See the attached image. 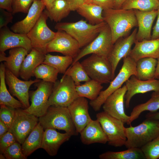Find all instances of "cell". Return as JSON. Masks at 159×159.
<instances>
[{"label":"cell","instance_id":"6da1fadb","mask_svg":"<svg viewBox=\"0 0 159 159\" xmlns=\"http://www.w3.org/2000/svg\"><path fill=\"white\" fill-rule=\"evenodd\" d=\"M102 15L104 21L110 28L113 44L119 38L127 36L133 28L138 27L134 9L104 10Z\"/></svg>","mask_w":159,"mask_h":159},{"label":"cell","instance_id":"7a4b0ae2","mask_svg":"<svg viewBox=\"0 0 159 159\" xmlns=\"http://www.w3.org/2000/svg\"><path fill=\"white\" fill-rule=\"evenodd\" d=\"M127 148H140L159 135V120L146 118L138 125L125 128Z\"/></svg>","mask_w":159,"mask_h":159},{"label":"cell","instance_id":"3957f363","mask_svg":"<svg viewBox=\"0 0 159 159\" xmlns=\"http://www.w3.org/2000/svg\"><path fill=\"white\" fill-rule=\"evenodd\" d=\"M106 24L105 21L97 24L87 23L81 19L76 22H59L55 29L66 32L78 42L80 48L92 42L98 35L102 27Z\"/></svg>","mask_w":159,"mask_h":159},{"label":"cell","instance_id":"277c9868","mask_svg":"<svg viewBox=\"0 0 159 159\" xmlns=\"http://www.w3.org/2000/svg\"><path fill=\"white\" fill-rule=\"evenodd\" d=\"M39 122L44 129L52 128L64 130L72 136L78 133L67 107L51 106Z\"/></svg>","mask_w":159,"mask_h":159},{"label":"cell","instance_id":"5b68a950","mask_svg":"<svg viewBox=\"0 0 159 159\" xmlns=\"http://www.w3.org/2000/svg\"><path fill=\"white\" fill-rule=\"evenodd\" d=\"M123 64L117 76L110 82L108 87L101 91L97 97L90 100V105L95 111H99L107 98L132 75H137L136 62L129 56L123 58Z\"/></svg>","mask_w":159,"mask_h":159},{"label":"cell","instance_id":"8992f818","mask_svg":"<svg viewBox=\"0 0 159 159\" xmlns=\"http://www.w3.org/2000/svg\"><path fill=\"white\" fill-rule=\"evenodd\" d=\"M81 63L91 79L102 84L110 83L115 78L112 66L107 57L92 54Z\"/></svg>","mask_w":159,"mask_h":159},{"label":"cell","instance_id":"52a82bcc","mask_svg":"<svg viewBox=\"0 0 159 159\" xmlns=\"http://www.w3.org/2000/svg\"><path fill=\"white\" fill-rule=\"evenodd\" d=\"M78 97L73 80L64 74L60 80L54 83L49 98V105L67 107Z\"/></svg>","mask_w":159,"mask_h":159},{"label":"cell","instance_id":"ba28073f","mask_svg":"<svg viewBox=\"0 0 159 159\" xmlns=\"http://www.w3.org/2000/svg\"><path fill=\"white\" fill-rule=\"evenodd\" d=\"M96 117L107 136L108 144L116 147L125 145L127 140L125 123L104 111L97 113Z\"/></svg>","mask_w":159,"mask_h":159},{"label":"cell","instance_id":"9c48e42d","mask_svg":"<svg viewBox=\"0 0 159 159\" xmlns=\"http://www.w3.org/2000/svg\"><path fill=\"white\" fill-rule=\"evenodd\" d=\"M35 83L37 89L29 92L31 104L28 108L24 110L39 117L45 114L49 107L48 100L54 83L42 80Z\"/></svg>","mask_w":159,"mask_h":159},{"label":"cell","instance_id":"30bf717a","mask_svg":"<svg viewBox=\"0 0 159 159\" xmlns=\"http://www.w3.org/2000/svg\"><path fill=\"white\" fill-rule=\"evenodd\" d=\"M113 44L110 28L106 23L101 28L97 36L90 43L80 50L71 65L84 57L95 54L107 57Z\"/></svg>","mask_w":159,"mask_h":159},{"label":"cell","instance_id":"8fae6325","mask_svg":"<svg viewBox=\"0 0 159 159\" xmlns=\"http://www.w3.org/2000/svg\"><path fill=\"white\" fill-rule=\"evenodd\" d=\"M39 118L21 108L16 109L14 118L9 131L22 144L37 125Z\"/></svg>","mask_w":159,"mask_h":159},{"label":"cell","instance_id":"7c38bea8","mask_svg":"<svg viewBox=\"0 0 159 159\" xmlns=\"http://www.w3.org/2000/svg\"><path fill=\"white\" fill-rule=\"evenodd\" d=\"M48 16L44 11L37 21L26 34L30 39L32 48L40 50L46 54V47L54 38L56 32L51 30L47 26L46 21Z\"/></svg>","mask_w":159,"mask_h":159},{"label":"cell","instance_id":"4fadbf2b","mask_svg":"<svg viewBox=\"0 0 159 159\" xmlns=\"http://www.w3.org/2000/svg\"><path fill=\"white\" fill-rule=\"evenodd\" d=\"M77 42L64 31L58 30L54 38L47 45V52H56L73 59L80 51Z\"/></svg>","mask_w":159,"mask_h":159},{"label":"cell","instance_id":"5bb4252c","mask_svg":"<svg viewBox=\"0 0 159 159\" xmlns=\"http://www.w3.org/2000/svg\"><path fill=\"white\" fill-rule=\"evenodd\" d=\"M5 79L11 94L18 99L22 104L24 109L28 108L30 105L29 102V88L33 84L41 80L36 79L34 80H21L6 68Z\"/></svg>","mask_w":159,"mask_h":159},{"label":"cell","instance_id":"9a60e30c","mask_svg":"<svg viewBox=\"0 0 159 159\" xmlns=\"http://www.w3.org/2000/svg\"><path fill=\"white\" fill-rule=\"evenodd\" d=\"M127 91L125 85H124L110 95L102 105L104 111L124 123L130 125V116L125 113L124 99Z\"/></svg>","mask_w":159,"mask_h":159},{"label":"cell","instance_id":"2e32d148","mask_svg":"<svg viewBox=\"0 0 159 159\" xmlns=\"http://www.w3.org/2000/svg\"><path fill=\"white\" fill-rule=\"evenodd\" d=\"M137 31V29L135 28L130 35L119 38L113 45L107 57L111 64L115 74L121 59L129 55L132 46L135 40Z\"/></svg>","mask_w":159,"mask_h":159},{"label":"cell","instance_id":"e0dca14e","mask_svg":"<svg viewBox=\"0 0 159 159\" xmlns=\"http://www.w3.org/2000/svg\"><path fill=\"white\" fill-rule=\"evenodd\" d=\"M18 47L25 49L28 53L31 50V42L27 35L12 32L7 26L1 28L0 53H4L7 49Z\"/></svg>","mask_w":159,"mask_h":159},{"label":"cell","instance_id":"ac0fdd59","mask_svg":"<svg viewBox=\"0 0 159 159\" xmlns=\"http://www.w3.org/2000/svg\"><path fill=\"white\" fill-rule=\"evenodd\" d=\"M125 85L127 88L125 96V105L127 109L130 107L131 99L135 95L151 91H159V80L157 79L143 80L132 75L125 82Z\"/></svg>","mask_w":159,"mask_h":159},{"label":"cell","instance_id":"d6986e66","mask_svg":"<svg viewBox=\"0 0 159 159\" xmlns=\"http://www.w3.org/2000/svg\"><path fill=\"white\" fill-rule=\"evenodd\" d=\"M67 108L77 132L80 133L92 120L88 112L87 100L86 98L78 97Z\"/></svg>","mask_w":159,"mask_h":159},{"label":"cell","instance_id":"ffe728a7","mask_svg":"<svg viewBox=\"0 0 159 159\" xmlns=\"http://www.w3.org/2000/svg\"><path fill=\"white\" fill-rule=\"evenodd\" d=\"M45 7L41 0H35L26 16L13 25L11 30L16 33L26 34L35 25Z\"/></svg>","mask_w":159,"mask_h":159},{"label":"cell","instance_id":"44dd1931","mask_svg":"<svg viewBox=\"0 0 159 159\" xmlns=\"http://www.w3.org/2000/svg\"><path fill=\"white\" fill-rule=\"evenodd\" d=\"M71 136L66 132H58L54 129L46 128L44 131L41 148L45 150L49 155L55 156L61 145L68 141Z\"/></svg>","mask_w":159,"mask_h":159},{"label":"cell","instance_id":"7402d4cb","mask_svg":"<svg viewBox=\"0 0 159 159\" xmlns=\"http://www.w3.org/2000/svg\"><path fill=\"white\" fill-rule=\"evenodd\" d=\"M134 44L129 56L135 62L144 57H159V38L140 42L135 40Z\"/></svg>","mask_w":159,"mask_h":159},{"label":"cell","instance_id":"603a6c76","mask_svg":"<svg viewBox=\"0 0 159 159\" xmlns=\"http://www.w3.org/2000/svg\"><path fill=\"white\" fill-rule=\"evenodd\" d=\"M134 10L138 28L135 40L140 42L145 40L150 39L151 28L157 16V10L143 11L137 9Z\"/></svg>","mask_w":159,"mask_h":159},{"label":"cell","instance_id":"cb8c5ba5","mask_svg":"<svg viewBox=\"0 0 159 159\" xmlns=\"http://www.w3.org/2000/svg\"><path fill=\"white\" fill-rule=\"evenodd\" d=\"M80 133L81 142L85 145L95 143L105 144L108 142L107 136L97 119L92 120Z\"/></svg>","mask_w":159,"mask_h":159},{"label":"cell","instance_id":"d4e9b609","mask_svg":"<svg viewBox=\"0 0 159 159\" xmlns=\"http://www.w3.org/2000/svg\"><path fill=\"white\" fill-rule=\"evenodd\" d=\"M46 54L32 48L26 56L21 66L19 73L21 78L25 80H28L34 76V71L37 67L43 63Z\"/></svg>","mask_w":159,"mask_h":159},{"label":"cell","instance_id":"484cf974","mask_svg":"<svg viewBox=\"0 0 159 159\" xmlns=\"http://www.w3.org/2000/svg\"><path fill=\"white\" fill-rule=\"evenodd\" d=\"M28 53L27 51L23 47L11 48L9 51L8 57L6 56L5 53H0V62L4 61L6 68L18 77L22 63Z\"/></svg>","mask_w":159,"mask_h":159},{"label":"cell","instance_id":"4316f807","mask_svg":"<svg viewBox=\"0 0 159 159\" xmlns=\"http://www.w3.org/2000/svg\"><path fill=\"white\" fill-rule=\"evenodd\" d=\"M44 128L39 122L21 144L23 154L27 157L37 150L41 148Z\"/></svg>","mask_w":159,"mask_h":159},{"label":"cell","instance_id":"83f0119b","mask_svg":"<svg viewBox=\"0 0 159 159\" xmlns=\"http://www.w3.org/2000/svg\"><path fill=\"white\" fill-rule=\"evenodd\" d=\"M157 60L156 59L146 57L139 59L136 62V77L143 80L155 78Z\"/></svg>","mask_w":159,"mask_h":159},{"label":"cell","instance_id":"f1b7e54d","mask_svg":"<svg viewBox=\"0 0 159 159\" xmlns=\"http://www.w3.org/2000/svg\"><path fill=\"white\" fill-rule=\"evenodd\" d=\"M5 69L4 64L1 62L0 64V105L15 109H24L21 102L12 97L7 88L5 79Z\"/></svg>","mask_w":159,"mask_h":159},{"label":"cell","instance_id":"f546056e","mask_svg":"<svg viewBox=\"0 0 159 159\" xmlns=\"http://www.w3.org/2000/svg\"><path fill=\"white\" fill-rule=\"evenodd\" d=\"M103 8L92 3H85L76 10L89 23L93 24H100L104 21L102 15Z\"/></svg>","mask_w":159,"mask_h":159},{"label":"cell","instance_id":"4dcf8cb0","mask_svg":"<svg viewBox=\"0 0 159 159\" xmlns=\"http://www.w3.org/2000/svg\"><path fill=\"white\" fill-rule=\"evenodd\" d=\"M159 109V91H153L150 98L146 102L135 106L130 116V123L137 119L140 114L145 111L156 112Z\"/></svg>","mask_w":159,"mask_h":159},{"label":"cell","instance_id":"1f68e13d","mask_svg":"<svg viewBox=\"0 0 159 159\" xmlns=\"http://www.w3.org/2000/svg\"><path fill=\"white\" fill-rule=\"evenodd\" d=\"M102 84L91 79L82 85L76 86V89L79 97H82L93 100L96 99L103 88Z\"/></svg>","mask_w":159,"mask_h":159},{"label":"cell","instance_id":"d6a6232c","mask_svg":"<svg viewBox=\"0 0 159 159\" xmlns=\"http://www.w3.org/2000/svg\"><path fill=\"white\" fill-rule=\"evenodd\" d=\"M100 159H145L140 148H131L118 152L108 151L99 155Z\"/></svg>","mask_w":159,"mask_h":159},{"label":"cell","instance_id":"836d02e7","mask_svg":"<svg viewBox=\"0 0 159 159\" xmlns=\"http://www.w3.org/2000/svg\"><path fill=\"white\" fill-rule=\"evenodd\" d=\"M44 11L48 17L56 22L60 21L67 16L71 11L67 0H55L50 8Z\"/></svg>","mask_w":159,"mask_h":159},{"label":"cell","instance_id":"e575fe53","mask_svg":"<svg viewBox=\"0 0 159 159\" xmlns=\"http://www.w3.org/2000/svg\"><path fill=\"white\" fill-rule=\"evenodd\" d=\"M73 59L67 56L54 55L49 54L45 55L43 63L48 64L55 69L59 73L64 74L67 68L72 63Z\"/></svg>","mask_w":159,"mask_h":159},{"label":"cell","instance_id":"d590c367","mask_svg":"<svg viewBox=\"0 0 159 159\" xmlns=\"http://www.w3.org/2000/svg\"><path fill=\"white\" fill-rule=\"evenodd\" d=\"M159 6L158 0H127L122 4L121 8L148 11L157 10Z\"/></svg>","mask_w":159,"mask_h":159},{"label":"cell","instance_id":"8d00e7d4","mask_svg":"<svg viewBox=\"0 0 159 159\" xmlns=\"http://www.w3.org/2000/svg\"><path fill=\"white\" fill-rule=\"evenodd\" d=\"M59 73L58 71L53 67L42 63L36 68L33 74L36 79L54 83L57 80Z\"/></svg>","mask_w":159,"mask_h":159},{"label":"cell","instance_id":"74e56055","mask_svg":"<svg viewBox=\"0 0 159 159\" xmlns=\"http://www.w3.org/2000/svg\"><path fill=\"white\" fill-rule=\"evenodd\" d=\"M64 74L70 77L76 86L80 85L81 82H86L91 79L78 61L71 65Z\"/></svg>","mask_w":159,"mask_h":159},{"label":"cell","instance_id":"f35d334b","mask_svg":"<svg viewBox=\"0 0 159 159\" xmlns=\"http://www.w3.org/2000/svg\"><path fill=\"white\" fill-rule=\"evenodd\" d=\"M140 148L145 159H159V135Z\"/></svg>","mask_w":159,"mask_h":159},{"label":"cell","instance_id":"ab89813d","mask_svg":"<svg viewBox=\"0 0 159 159\" xmlns=\"http://www.w3.org/2000/svg\"><path fill=\"white\" fill-rule=\"evenodd\" d=\"M16 141L9 146L4 152L3 154L7 159H26L23 154L21 145Z\"/></svg>","mask_w":159,"mask_h":159},{"label":"cell","instance_id":"60d3db41","mask_svg":"<svg viewBox=\"0 0 159 159\" xmlns=\"http://www.w3.org/2000/svg\"><path fill=\"white\" fill-rule=\"evenodd\" d=\"M16 109L5 105H0V120L10 128L14 118Z\"/></svg>","mask_w":159,"mask_h":159},{"label":"cell","instance_id":"b9f144b4","mask_svg":"<svg viewBox=\"0 0 159 159\" xmlns=\"http://www.w3.org/2000/svg\"><path fill=\"white\" fill-rule=\"evenodd\" d=\"M35 0H13L12 3V13L18 12L27 13Z\"/></svg>","mask_w":159,"mask_h":159},{"label":"cell","instance_id":"7bdbcfd3","mask_svg":"<svg viewBox=\"0 0 159 159\" xmlns=\"http://www.w3.org/2000/svg\"><path fill=\"white\" fill-rule=\"evenodd\" d=\"M16 141L14 135L9 130L0 138V153L3 154L9 146Z\"/></svg>","mask_w":159,"mask_h":159},{"label":"cell","instance_id":"ee69618b","mask_svg":"<svg viewBox=\"0 0 159 159\" xmlns=\"http://www.w3.org/2000/svg\"><path fill=\"white\" fill-rule=\"evenodd\" d=\"M0 29L7 26L8 23L12 22L13 19L12 13L8 11H6L4 9L0 8Z\"/></svg>","mask_w":159,"mask_h":159},{"label":"cell","instance_id":"f6af8a7d","mask_svg":"<svg viewBox=\"0 0 159 159\" xmlns=\"http://www.w3.org/2000/svg\"><path fill=\"white\" fill-rule=\"evenodd\" d=\"M91 3L100 6L103 10L115 8V0H92Z\"/></svg>","mask_w":159,"mask_h":159},{"label":"cell","instance_id":"bcb514c9","mask_svg":"<svg viewBox=\"0 0 159 159\" xmlns=\"http://www.w3.org/2000/svg\"><path fill=\"white\" fill-rule=\"evenodd\" d=\"M70 10L76 11L78 9L86 3V0H67Z\"/></svg>","mask_w":159,"mask_h":159},{"label":"cell","instance_id":"7dc6e473","mask_svg":"<svg viewBox=\"0 0 159 159\" xmlns=\"http://www.w3.org/2000/svg\"><path fill=\"white\" fill-rule=\"evenodd\" d=\"M157 18L155 25L153 28L151 39H155L159 38V6L157 10Z\"/></svg>","mask_w":159,"mask_h":159},{"label":"cell","instance_id":"c3c4849f","mask_svg":"<svg viewBox=\"0 0 159 159\" xmlns=\"http://www.w3.org/2000/svg\"><path fill=\"white\" fill-rule=\"evenodd\" d=\"M13 1V0H0V8L12 13Z\"/></svg>","mask_w":159,"mask_h":159},{"label":"cell","instance_id":"681fc988","mask_svg":"<svg viewBox=\"0 0 159 159\" xmlns=\"http://www.w3.org/2000/svg\"><path fill=\"white\" fill-rule=\"evenodd\" d=\"M9 128L0 120V138L9 130Z\"/></svg>","mask_w":159,"mask_h":159},{"label":"cell","instance_id":"f907efd6","mask_svg":"<svg viewBox=\"0 0 159 159\" xmlns=\"http://www.w3.org/2000/svg\"><path fill=\"white\" fill-rule=\"evenodd\" d=\"M146 118L159 120V112H149L145 116Z\"/></svg>","mask_w":159,"mask_h":159},{"label":"cell","instance_id":"816d5d0a","mask_svg":"<svg viewBox=\"0 0 159 159\" xmlns=\"http://www.w3.org/2000/svg\"><path fill=\"white\" fill-rule=\"evenodd\" d=\"M127 0H115V9H119L121 8L122 6L123 3Z\"/></svg>","mask_w":159,"mask_h":159},{"label":"cell","instance_id":"f5cc1de1","mask_svg":"<svg viewBox=\"0 0 159 159\" xmlns=\"http://www.w3.org/2000/svg\"><path fill=\"white\" fill-rule=\"evenodd\" d=\"M45 5L46 9H49L51 6L52 3L55 0H41Z\"/></svg>","mask_w":159,"mask_h":159},{"label":"cell","instance_id":"db71d44e","mask_svg":"<svg viewBox=\"0 0 159 159\" xmlns=\"http://www.w3.org/2000/svg\"><path fill=\"white\" fill-rule=\"evenodd\" d=\"M157 63L156 67L155 78L156 79L159 76V57L157 59Z\"/></svg>","mask_w":159,"mask_h":159},{"label":"cell","instance_id":"11a10c76","mask_svg":"<svg viewBox=\"0 0 159 159\" xmlns=\"http://www.w3.org/2000/svg\"><path fill=\"white\" fill-rule=\"evenodd\" d=\"M0 159H5L6 158L3 154H0Z\"/></svg>","mask_w":159,"mask_h":159},{"label":"cell","instance_id":"9f6ffc18","mask_svg":"<svg viewBox=\"0 0 159 159\" xmlns=\"http://www.w3.org/2000/svg\"><path fill=\"white\" fill-rule=\"evenodd\" d=\"M92 0H86V3H91Z\"/></svg>","mask_w":159,"mask_h":159},{"label":"cell","instance_id":"6f0895ef","mask_svg":"<svg viewBox=\"0 0 159 159\" xmlns=\"http://www.w3.org/2000/svg\"><path fill=\"white\" fill-rule=\"evenodd\" d=\"M156 79H157L159 80V76Z\"/></svg>","mask_w":159,"mask_h":159},{"label":"cell","instance_id":"680465c9","mask_svg":"<svg viewBox=\"0 0 159 159\" xmlns=\"http://www.w3.org/2000/svg\"><path fill=\"white\" fill-rule=\"evenodd\" d=\"M158 1H159V0H158Z\"/></svg>","mask_w":159,"mask_h":159}]
</instances>
